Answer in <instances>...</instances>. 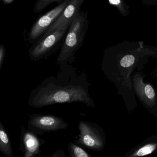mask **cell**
Masks as SVG:
<instances>
[{
	"label": "cell",
	"mask_w": 157,
	"mask_h": 157,
	"mask_svg": "<svg viewBox=\"0 0 157 157\" xmlns=\"http://www.w3.org/2000/svg\"><path fill=\"white\" fill-rule=\"evenodd\" d=\"M88 26L87 14L79 12L70 25V29L57 58L59 67L71 65L75 53L81 47Z\"/></svg>",
	"instance_id": "cell-2"
},
{
	"label": "cell",
	"mask_w": 157,
	"mask_h": 157,
	"mask_svg": "<svg viewBox=\"0 0 157 157\" xmlns=\"http://www.w3.org/2000/svg\"><path fill=\"white\" fill-rule=\"evenodd\" d=\"M71 23L62 25L48 34L44 35L42 39L29 50V57L31 60L36 61L46 57L52 48L63 37Z\"/></svg>",
	"instance_id": "cell-4"
},
{
	"label": "cell",
	"mask_w": 157,
	"mask_h": 157,
	"mask_svg": "<svg viewBox=\"0 0 157 157\" xmlns=\"http://www.w3.org/2000/svg\"><path fill=\"white\" fill-rule=\"evenodd\" d=\"M84 0H70L62 13L48 29L44 35L48 34L62 25L71 23L79 13V10Z\"/></svg>",
	"instance_id": "cell-8"
},
{
	"label": "cell",
	"mask_w": 157,
	"mask_h": 157,
	"mask_svg": "<svg viewBox=\"0 0 157 157\" xmlns=\"http://www.w3.org/2000/svg\"><path fill=\"white\" fill-rule=\"evenodd\" d=\"M62 1L63 0H37L35 5L34 11L36 13H38L51 3L60 2Z\"/></svg>",
	"instance_id": "cell-12"
},
{
	"label": "cell",
	"mask_w": 157,
	"mask_h": 157,
	"mask_svg": "<svg viewBox=\"0 0 157 157\" xmlns=\"http://www.w3.org/2000/svg\"><path fill=\"white\" fill-rule=\"evenodd\" d=\"M70 0H65L61 4L40 17L34 24L29 33V40L33 41L38 38L52 25L62 13Z\"/></svg>",
	"instance_id": "cell-6"
},
{
	"label": "cell",
	"mask_w": 157,
	"mask_h": 157,
	"mask_svg": "<svg viewBox=\"0 0 157 157\" xmlns=\"http://www.w3.org/2000/svg\"><path fill=\"white\" fill-rule=\"evenodd\" d=\"M135 90L141 100L148 106H151L155 103V93L149 84L143 83L139 77L134 78Z\"/></svg>",
	"instance_id": "cell-9"
},
{
	"label": "cell",
	"mask_w": 157,
	"mask_h": 157,
	"mask_svg": "<svg viewBox=\"0 0 157 157\" xmlns=\"http://www.w3.org/2000/svg\"><path fill=\"white\" fill-rule=\"evenodd\" d=\"M110 4L113 5H118L121 4V0H109Z\"/></svg>",
	"instance_id": "cell-17"
},
{
	"label": "cell",
	"mask_w": 157,
	"mask_h": 157,
	"mask_svg": "<svg viewBox=\"0 0 157 157\" xmlns=\"http://www.w3.org/2000/svg\"><path fill=\"white\" fill-rule=\"evenodd\" d=\"M156 145L154 144H147L145 145L142 147L137 151L136 154H134L135 156H143L148 155L152 153L156 148Z\"/></svg>",
	"instance_id": "cell-13"
},
{
	"label": "cell",
	"mask_w": 157,
	"mask_h": 157,
	"mask_svg": "<svg viewBox=\"0 0 157 157\" xmlns=\"http://www.w3.org/2000/svg\"><path fill=\"white\" fill-rule=\"evenodd\" d=\"M135 57L132 55L125 56L121 59L120 65L123 67H131L135 62Z\"/></svg>",
	"instance_id": "cell-14"
},
{
	"label": "cell",
	"mask_w": 157,
	"mask_h": 157,
	"mask_svg": "<svg viewBox=\"0 0 157 157\" xmlns=\"http://www.w3.org/2000/svg\"><path fill=\"white\" fill-rule=\"evenodd\" d=\"M2 1L5 4H9L12 3L14 0H2Z\"/></svg>",
	"instance_id": "cell-18"
},
{
	"label": "cell",
	"mask_w": 157,
	"mask_h": 157,
	"mask_svg": "<svg viewBox=\"0 0 157 157\" xmlns=\"http://www.w3.org/2000/svg\"><path fill=\"white\" fill-rule=\"evenodd\" d=\"M69 124L57 116L51 114L30 115L27 129L37 135L67 129Z\"/></svg>",
	"instance_id": "cell-3"
},
{
	"label": "cell",
	"mask_w": 157,
	"mask_h": 157,
	"mask_svg": "<svg viewBox=\"0 0 157 157\" xmlns=\"http://www.w3.org/2000/svg\"><path fill=\"white\" fill-rule=\"evenodd\" d=\"M0 151L7 157H13L10 137L1 122H0Z\"/></svg>",
	"instance_id": "cell-10"
},
{
	"label": "cell",
	"mask_w": 157,
	"mask_h": 157,
	"mask_svg": "<svg viewBox=\"0 0 157 157\" xmlns=\"http://www.w3.org/2000/svg\"><path fill=\"white\" fill-rule=\"evenodd\" d=\"M78 129L80 133L74 142L92 150L101 149L104 145L103 138L97 125L85 120H80Z\"/></svg>",
	"instance_id": "cell-5"
},
{
	"label": "cell",
	"mask_w": 157,
	"mask_h": 157,
	"mask_svg": "<svg viewBox=\"0 0 157 157\" xmlns=\"http://www.w3.org/2000/svg\"><path fill=\"white\" fill-rule=\"evenodd\" d=\"M68 150L71 157H91V155L79 147L75 142H69L68 145Z\"/></svg>",
	"instance_id": "cell-11"
},
{
	"label": "cell",
	"mask_w": 157,
	"mask_h": 157,
	"mask_svg": "<svg viewBox=\"0 0 157 157\" xmlns=\"http://www.w3.org/2000/svg\"><path fill=\"white\" fill-rule=\"evenodd\" d=\"M5 54H6V51H5V47L4 46L2 45L0 47V70L2 69V67H3L5 57Z\"/></svg>",
	"instance_id": "cell-15"
},
{
	"label": "cell",
	"mask_w": 157,
	"mask_h": 157,
	"mask_svg": "<svg viewBox=\"0 0 157 157\" xmlns=\"http://www.w3.org/2000/svg\"><path fill=\"white\" fill-rule=\"evenodd\" d=\"M65 154L64 151L61 149H59L55 153H53L49 157H65Z\"/></svg>",
	"instance_id": "cell-16"
},
{
	"label": "cell",
	"mask_w": 157,
	"mask_h": 157,
	"mask_svg": "<svg viewBox=\"0 0 157 157\" xmlns=\"http://www.w3.org/2000/svg\"><path fill=\"white\" fill-rule=\"evenodd\" d=\"M90 83L85 72H78L71 65L60 67L56 77L50 76L33 90L28 99L30 107L41 108L54 104L79 102L94 107L89 92Z\"/></svg>",
	"instance_id": "cell-1"
},
{
	"label": "cell",
	"mask_w": 157,
	"mask_h": 157,
	"mask_svg": "<svg viewBox=\"0 0 157 157\" xmlns=\"http://www.w3.org/2000/svg\"><path fill=\"white\" fill-rule=\"evenodd\" d=\"M20 136V149L24 156L25 157H35L41 153V148L45 143V140L39 138L37 135L21 125Z\"/></svg>",
	"instance_id": "cell-7"
}]
</instances>
